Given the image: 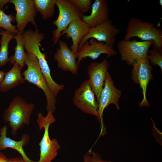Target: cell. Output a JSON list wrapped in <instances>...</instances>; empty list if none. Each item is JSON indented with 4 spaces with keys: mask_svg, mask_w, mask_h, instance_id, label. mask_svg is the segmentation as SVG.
I'll use <instances>...</instances> for the list:
<instances>
[{
    "mask_svg": "<svg viewBox=\"0 0 162 162\" xmlns=\"http://www.w3.org/2000/svg\"><path fill=\"white\" fill-rule=\"evenodd\" d=\"M34 107L33 103H28L19 96L12 100L3 114V118L5 123H9L13 135H15L18 130L22 128L24 124H29Z\"/></svg>",
    "mask_w": 162,
    "mask_h": 162,
    "instance_id": "7a4b0ae2",
    "label": "cell"
},
{
    "mask_svg": "<svg viewBox=\"0 0 162 162\" xmlns=\"http://www.w3.org/2000/svg\"></svg>",
    "mask_w": 162,
    "mask_h": 162,
    "instance_id": "d6a6232c",
    "label": "cell"
},
{
    "mask_svg": "<svg viewBox=\"0 0 162 162\" xmlns=\"http://www.w3.org/2000/svg\"><path fill=\"white\" fill-rule=\"evenodd\" d=\"M100 162H113L112 161H106V160H103L102 159H101L100 160Z\"/></svg>",
    "mask_w": 162,
    "mask_h": 162,
    "instance_id": "f546056e",
    "label": "cell"
},
{
    "mask_svg": "<svg viewBox=\"0 0 162 162\" xmlns=\"http://www.w3.org/2000/svg\"><path fill=\"white\" fill-rule=\"evenodd\" d=\"M57 0H33L37 11L39 12L44 20L51 18L54 14Z\"/></svg>",
    "mask_w": 162,
    "mask_h": 162,
    "instance_id": "44dd1931",
    "label": "cell"
},
{
    "mask_svg": "<svg viewBox=\"0 0 162 162\" xmlns=\"http://www.w3.org/2000/svg\"><path fill=\"white\" fill-rule=\"evenodd\" d=\"M88 80L83 81L75 91L73 99L75 106L83 112L97 117L98 121V104Z\"/></svg>",
    "mask_w": 162,
    "mask_h": 162,
    "instance_id": "ba28073f",
    "label": "cell"
},
{
    "mask_svg": "<svg viewBox=\"0 0 162 162\" xmlns=\"http://www.w3.org/2000/svg\"><path fill=\"white\" fill-rule=\"evenodd\" d=\"M2 30V29H0V30Z\"/></svg>",
    "mask_w": 162,
    "mask_h": 162,
    "instance_id": "1f68e13d",
    "label": "cell"
},
{
    "mask_svg": "<svg viewBox=\"0 0 162 162\" xmlns=\"http://www.w3.org/2000/svg\"><path fill=\"white\" fill-rule=\"evenodd\" d=\"M153 41H138L134 39L122 40L117 44L118 52L122 60L129 65H132L136 60L146 58L148 51Z\"/></svg>",
    "mask_w": 162,
    "mask_h": 162,
    "instance_id": "8992f818",
    "label": "cell"
},
{
    "mask_svg": "<svg viewBox=\"0 0 162 162\" xmlns=\"http://www.w3.org/2000/svg\"><path fill=\"white\" fill-rule=\"evenodd\" d=\"M22 69L16 63L14 64L11 69L5 73L4 80L0 84V91L5 92L10 89L25 82V80L22 76Z\"/></svg>",
    "mask_w": 162,
    "mask_h": 162,
    "instance_id": "ac0fdd59",
    "label": "cell"
},
{
    "mask_svg": "<svg viewBox=\"0 0 162 162\" xmlns=\"http://www.w3.org/2000/svg\"><path fill=\"white\" fill-rule=\"evenodd\" d=\"M137 37L143 41L152 40L154 48L162 49V31L151 22H143L135 17L128 22L124 39Z\"/></svg>",
    "mask_w": 162,
    "mask_h": 162,
    "instance_id": "277c9868",
    "label": "cell"
},
{
    "mask_svg": "<svg viewBox=\"0 0 162 162\" xmlns=\"http://www.w3.org/2000/svg\"><path fill=\"white\" fill-rule=\"evenodd\" d=\"M83 159V162H100L102 158L99 154L90 150L84 155Z\"/></svg>",
    "mask_w": 162,
    "mask_h": 162,
    "instance_id": "d4e9b609",
    "label": "cell"
},
{
    "mask_svg": "<svg viewBox=\"0 0 162 162\" xmlns=\"http://www.w3.org/2000/svg\"><path fill=\"white\" fill-rule=\"evenodd\" d=\"M8 159L3 153L0 152V162H8Z\"/></svg>",
    "mask_w": 162,
    "mask_h": 162,
    "instance_id": "4316f807",
    "label": "cell"
},
{
    "mask_svg": "<svg viewBox=\"0 0 162 162\" xmlns=\"http://www.w3.org/2000/svg\"><path fill=\"white\" fill-rule=\"evenodd\" d=\"M73 4L82 14L86 13L91 9V0H70Z\"/></svg>",
    "mask_w": 162,
    "mask_h": 162,
    "instance_id": "cb8c5ba5",
    "label": "cell"
},
{
    "mask_svg": "<svg viewBox=\"0 0 162 162\" xmlns=\"http://www.w3.org/2000/svg\"><path fill=\"white\" fill-rule=\"evenodd\" d=\"M106 54L107 57H110L117 54V52L112 46H109L103 42H98L95 39L91 38L89 41H86L77 54V64H79L83 59L89 57L92 60L97 59L102 54Z\"/></svg>",
    "mask_w": 162,
    "mask_h": 162,
    "instance_id": "4fadbf2b",
    "label": "cell"
},
{
    "mask_svg": "<svg viewBox=\"0 0 162 162\" xmlns=\"http://www.w3.org/2000/svg\"><path fill=\"white\" fill-rule=\"evenodd\" d=\"M15 20V18L12 14L7 15L3 10L0 9V28L13 34H16L18 32L16 26L11 23V22H14Z\"/></svg>",
    "mask_w": 162,
    "mask_h": 162,
    "instance_id": "7402d4cb",
    "label": "cell"
},
{
    "mask_svg": "<svg viewBox=\"0 0 162 162\" xmlns=\"http://www.w3.org/2000/svg\"><path fill=\"white\" fill-rule=\"evenodd\" d=\"M159 4L160 6H162V0H160L159 1Z\"/></svg>",
    "mask_w": 162,
    "mask_h": 162,
    "instance_id": "4dcf8cb0",
    "label": "cell"
},
{
    "mask_svg": "<svg viewBox=\"0 0 162 162\" xmlns=\"http://www.w3.org/2000/svg\"><path fill=\"white\" fill-rule=\"evenodd\" d=\"M0 67H3L9 62L8 45L10 40L14 38V34L7 30H1Z\"/></svg>",
    "mask_w": 162,
    "mask_h": 162,
    "instance_id": "ffe728a7",
    "label": "cell"
},
{
    "mask_svg": "<svg viewBox=\"0 0 162 162\" xmlns=\"http://www.w3.org/2000/svg\"><path fill=\"white\" fill-rule=\"evenodd\" d=\"M50 111L47 112L46 115L44 116L42 113L39 112L36 122L39 129H44L43 136L39 144L40 146V158L37 162H52L57 156L58 151L60 149V146L57 139L51 140L49 135V129L51 124L56 121L53 113Z\"/></svg>",
    "mask_w": 162,
    "mask_h": 162,
    "instance_id": "3957f363",
    "label": "cell"
},
{
    "mask_svg": "<svg viewBox=\"0 0 162 162\" xmlns=\"http://www.w3.org/2000/svg\"><path fill=\"white\" fill-rule=\"evenodd\" d=\"M7 127L4 125L0 130V151L10 148L18 152L21 155L24 162H37L30 159L26 155L23 147L28 144L29 137L28 134H24L19 141H16L7 136Z\"/></svg>",
    "mask_w": 162,
    "mask_h": 162,
    "instance_id": "e0dca14e",
    "label": "cell"
},
{
    "mask_svg": "<svg viewBox=\"0 0 162 162\" xmlns=\"http://www.w3.org/2000/svg\"><path fill=\"white\" fill-rule=\"evenodd\" d=\"M91 14L83 15L82 20L94 27L109 19V7L106 0H95L91 6Z\"/></svg>",
    "mask_w": 162,
    "mask_h": 162,
    "instance_id": "9a60e30c",
    "label": "cell"
},
{
    "mask_svg": "<svg viewBox=\"0 0 162 162\" xmlns=\"http://www.w3.org/2000/svg\"><path fill=\"white\" fill-rule=\"evenodd\" d=\"M131 78L134 82L139 85L143 95V99L139 104L140 107H148L149 104L146 97L148 85L153 79L152 74V68L149 60L146 58H140L135 61L133 64Z\"/></svg>",
    "mask_w": 162,
    "mask_h": 162,
    "instance_id": "9c48e42d",
    "label": "cell"
},
{
    "mask_svg": "<svg viewBox=\"0 0 162 162\" xmlns=\"http://www.w3.org/2000/svg\"><path fill=\"white\" fill-rule=\"evenodd\" d=\"M16 11L15 20L16 28L18 32L22 34L24 32L27 24L31 22L37 28L34 17L37 14L33 0H10Z\"/></svg>",
    "mask_w": 162,
    "mask_h": 162,
    "instance_id": "8fae6325",
    "label": "cell"
},
{
    "mask_svg": "<svg viewBox=\"0 0 162 162\" xmlns=\"http://www.w3.org/2000/svg\"><path fill=\"white\" fill-rule=\"evenodd\" d=\"M9 2V0H0V9L2 10L4 5Z\"/></svg>",
    "mask_w": 162,
    "mask_h": 162,
    "instance_id": "83f0119b",
    "label": "cell"
},
{
    "mask_svg": "<svg viewBox=\"0 0 162 162\" xmlns=\"http://www.w3.org/2000/svg\"><path fill=\"white\" fill-rule=\"evenodd\" d=\"M146 58L149 61L150 63L159 66L162 71V49H158L154 48L149 50Z\"/></svg>",
    "mask_w": 162,
    "mask_h": 162,
    "instance_id": "603a6c76",
    "label": "cell"
},
{
    "mask_svg": "<svg viewBox=\"0 0 162 162\" xmlns=\"http://www.w3.org/2000/svg\"><path fill=\"white\" fill-rule=\"evenodd\" d=\"M58 43L59 48L57 49L54 56V59L58 63V68L76 75L79 68L76 61V54L68 48L65 42L59 40Z\"/></svg>",
    "mask_w": 162,
    "mask_h": 162,
    "instance_id": "5bb4252c",
    "label": "cell"
},
{
    "mask_svg": "<svg viewBox=\"0 0 162 162\" xmlns=\"http://www.w3.org/2000/svg\"><path fill=\"white\" fill-rule=\"evenodd\" d=\"M109 63L104 58L101 62H94L88 66L89 84L98 101L103 88L109 68Z\"/></svg>",
    "mask_w": 162,
    "mask_h": 162,
    "instance_id": "7c38bea8",
    "label": "cell"
},
{
    "mask_svg": "<svg viewBox=\"0 0 162 162\" xmlns=\"http://www.w3.org/2000/svg\"><path fill=\"white\" fill-rule=\"evenodd\" d=\"M8 162H24L22 157L12 158L8 159Z\"/></svg>",
    "mask_w": 162,
    "mask_h": 162,
    "instance_id": "484cf974",
    "label": "cell"
},
{
    "mask_svg": "<svg viewBox=\"0 0 162 162\" xmlns=\"http://www.w3.org/2000/svg\"><path fill=\"white\" fill-rule=\"evenodd\" d=\"M5 73L2 70H0V84L3 81L5 74Z\"/></svg>",
    "mask_w": 162,
    "mask_h": 162,
    "instance_id": "f1b7e54d",
    "label": "cell"
},
{
    "mask_svg": "<svg viewBox=\"0 0 162 162\" xmlns=\"http://www.w3.org/2000/svg\"><path fill=\"white\" fill-rule=\"evenodd\" d=\"M26 58L25 63L27 68L22 74L25 80L35 85L44 91L46 99V110L47 112L51 111L54 113L56 108V96L50 89L36 57L29 52L26 51Z\"/></svg>",
    "mask_w": 162,
    "mask_h": 162,
    "instance_id": "6da1fadb",
    "label": "cell"
},
{
    "mask_svg": "<svg viewBox=\"0 0 162 162\" xmlns=\"http://www.w3.org/2000/svg\"><path fill=\"white\" fill-rule=\"evenodd\" d=\"M16 42V45L14 48L15 53L13 56H10L9 58V62L11 64L17 63L22 69L25 66V61L26 55L24 49V44L22 36V34L18 32L14 36Z\"/></svg>",
    "mask_w": 162,
    "mask_h": 162,
    "instance_id": "d6986e66",
    "label": "cell"
},
{
    "mask_svg": "<svg viewBox=\"0 0 162 162\" xmlns=\"http://www.w3.org/2000/svg\"><path fill=\"white\" fill-rule=\"evenodd\" d=\"M90 28L89 26L81 19L76 20L72 21L62 33L61 37L65 34L66 38H71L72 44L70 49L76 54L80 40L88 33Z\"/></svg>",
    "mask_w": 162,
    "mask_h": 162,
    "instance_id": "2e32d148",
    "label": "cell"
},
{
    "mask_svg": "<svg viewBox=\"0 0 162 162\" xmlns=\"http://www.w3.org/2000/svg\"><path fill=\"white\" fill-rule=\"evenodd\" d=\"M120 33L119 30L112 24L109 19L101 24L90 28L88 33L80 40L79 44L78 51L86 41L91 38L112 46L116 41V36Z\"/></svg>",
    "mask_w": 162,
    "mask_h": 162,
    "instance_id": "30bf717a",
    "label": "cell"
},
{
    "mask_svg": "<svg viewBox=\"0 0 162 162\" xmlns=\"http://www.w3.org/2000/svg\"><path fill=\"white\" fill-rule=\"evenodd\" d=\"M121 95V91L115 86L113 81L110 74L108 73L103 88L98 101V113L100 131V136L105 134L106 129L104 125L103 114L104 109L110 104H114L117 109H120L118 102Z\"/></svg>",
    "mask_w": 162,
    "mask_h": 162,
    "instance_id": "52a82bcc",
    "label": "cell"
},
{
    "mask_svg": "<svg viewBox=\"0 0 162 162\" xmlns=\"http://www.w3.org/2000/svg\"><path fill=\"white\" fill-rule=\"evenodd\" d=\"M56 5L58 8L59 14L57 19L52 22L56 27L52 32V46L58 43L62 33L72 21L81 19L83 15L70 0H57Z\"/></svg>",
    "mask_w": 162,
    "mask_h": 162,
    "instance_id": "5b68a950",
    "label": "cell"
}]
</instances>
